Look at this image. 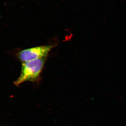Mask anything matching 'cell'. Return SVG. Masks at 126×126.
Here are the masks:
<instances>
[{"mask_svg":"<svg viewBox=\"0 0 126 126\" xmlns=\"http://www.w3.org/2000/svg\"><path fill=\"white\" fill-rule=\"evenodd\" d=\"M47 57L22 63L21 72L14 84L19 86L24 82H37L39 79Z\"/></svg>","mask_w":126,"mask_h":126,"instance_id":"cell-1","label":"cell"},{"mask_svg":"<svg viewBox=\"0 0 126 126\" xmlns=\"http://www.w3.org/2000/svg\"><path fill=\"white\" fill-rule=\"evenodd\" d=\"M54 47V45H50L32 47L21 50L16 53V55L21 63H25L47 57Z\"/></svg>","mask_w":126,"mask_h":126,"instance_id":"cell-2","label":"cell"},{"mask_svg":"<svg viewBox=\"0 0 126 126\" xmlns=\"http://www.w3.org/2000/svg\"></svg>","mask_w":126,"mask_h":126,"instance_id":"cell-3","label":"cell"}]
</instances>
